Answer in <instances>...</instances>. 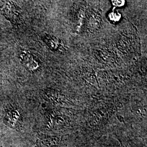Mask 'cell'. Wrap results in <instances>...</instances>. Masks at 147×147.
<instances>
[{
	"instance_id": "2",
	"label": "cell",
	"mask_w": 147,
	"mask_h": 147,
	"mask_svg": "<svg viewBox=\"0 0 147 147\" xmlns=\"http://www.w3.org/2000/svg\"><path fill=\"white\" fill-rule=\"evenodd\" d=\"M19 118L20 116L17 111H11L7 113L5 119L8 121L9 125L14 127V126L17 125L16 124L19 122Z\"/></svg>"
},
{
	"instance_id": "1",
	"label": "cell",
	"mask_w": 147,
	"mask_h": 147,
	"mask_svg": "<svg viewBox=\"0 0 147 147\" xmlns=\"http://www.w3.org/2000/svg\"><path fill=\"white\" fill-rule=\"evenodd\" d=\"M16 8L14 6V4L12 3H6L3 6L2 11L4 15L7 16L10 20L14 21L16 16L18 13L16 11Z\"/></svg>"
}]
</instances>
